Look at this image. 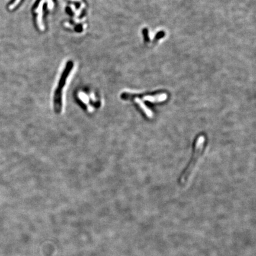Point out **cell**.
Segmentation results:
<instances>
[{
    "mask_svg": "<svg viewBox=\"0 0 256 256\" xmlns=\"http://www.w3.org/2000/svg\"><path fill=\"white\" fill-rule=\"evenodd\" d=\"M205 141H206L205 137L203 135H199L196 141V144H195V150H194L193 157H192L188 167L185 170V171L183 173L181 178H180V183H181V184L184 183L186 181L187 179L188 178V177L189 175L190 174V173H191V171H193V170L195 167V165L196 163L197 160L200 157V156L202 152V151L204 150V145L205 144Z\"/></svg>",
    "mask_w": 256,
    "mask_h": 256,
    "instance_id": "1",
    "label": "cell"
},
{
    "mask_svg": "<svg viewBox=\"0 0 256 256\" xmlns=\"http://www.w3.org/2000/svg\"><path fill=\"white\" fill-rule=\"evenodd\" d=\"M168 96L166 93H160L155 96H146L143 97L144 100L152 103H159L164 101L167 100Z\"/></svg>",
    "mask_w": 256,
    "mask_h": 256,
    "instance_id": "3",
    "label": "cell"
},
{
    "mask_svg": "<svg viewBox=\"0 0 256 256\" xmlns=\"http://www.w3.org/2000/svg\"><path fill=\"white\" fill-rule=\"evenodd\" d=\"M135 102L140 106L142 110L144 111V113L146 114V116L149 118H152L154 116V114L152 111L144 103L142 100H141L138 97H135Z\"/></svg>",
    "mask_w": 256,
    "mask_h": 256,
    "instance_id": "4",
    "label": "cell"
},
{
    "mask_svg": "<svg viewBox=\"0 0 256 256\" xmlns=\"http://www.w3.org/2000/svg\"><path fill=\"white\" fill-rule=\"evenodd\" d=\"M68 67L64 71L63 73L62 77H61L60 83L59 84V87L56 90L54 96L53 100V107L55 112L56 114H60L62 110V91L63 88L65 86V80L67 79L68 75L70 73L71 69H72L73 65V63L70 62L67 66Z\"/></svg>",
    "mask_w": 256,
    "mask_h": 256,
    "instance_id": "2",
    "label": "cell"
}]
</instances>
